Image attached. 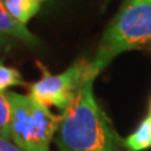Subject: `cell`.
Returning a JSON list of instances; mask_svg holds the SVG:
<instances>
[{"label": "cell", "instance_id": "obj_4", "mask_svg": "<svg viewBox=\"0 0 151 151\" xmlns=\"http://www.w3.org/2000/svg\"><path fill=\"white\" fill-rule=\"evenodd\" d=\"M42 69V78L29 86V96L47 108L55 107L60 111L65 110L84 83L94 81L97 77L92 69L91 62L84 58L76 60L64 72L58 74L47 72L45 68Z\"/></svg>", "mask_w": 151, "mask_h": 151}, {"label": "cell", "instance_id": "obj_3", "mask_svg": "<svg viewBox=\"0 0 151 151\" xmlns=\"http://www.w3.org/2000/svg\"><path fill=\"white\" fill-rule=\"evenodd\" d=\"M6 94L12 106L10 140L23 151H49L60 115L52 113L30 96L17 92Z\"/></svg>", "mask_w": 151, "mask_h": 151}, {"label": "cell", "instance_id": "obj_2", "mask_svg": "<svg viewBox=\"0 0 151 151\" xmlns=\"http://www.w3.org/2000/svg\"><path fill=\"white\" fill-rule=\"evenodd\" d=\"M151 44V0H125L98 44L91 62L98 76L117 55Z\"/></svg>", "mask_w": 151, "mask_h": 151}, {"label": "cell", "instance_id": "obj_10", "mask_svg": "<svg viewBox=\"0 0 151 151\" xmlns=\"http://www.w3.org/2000/svg\"><path fill=\"white\" fill-rule=\"evenodd\" d=\"M0 151H23L13 142L12 140L5 139L0 135Z\"/></svg>", "mask_w": 151, "mask_h": 151}, {"label": "cell", "instance_id": "obj_11", "mask_svg": "<svg viewBox=\"0 0 151 151\" xmlns=\"http://www.w3.org/2000/svg\"><path fill=\"white\" fill-rule=\"evenodd\" d=\"M6 43H8V39H6V38L1 34V33H0V49H1L5 45Z\"/></svg>", "mask_w": 151, "mask_h": 151}, {"label": "cell", "instance_id": "obj_1", "mask_svg": "<svg viewBox=\"0 0 151 151\" xmlns=\"http://www.w3.org/2000/svg\"><path fill=\"white\" fill-rule=\"evenodd\" d=\"M54 137L59 151H120L122 141L98 105L93 81L84 83L62 111Z\"/></svg>", "mask_w": 151, "mask_h": 151}, {"label": "cell", "instance_id": "obj_12", "mask_svg": "<svg viewBox=\"0 0 151 151\" xmlns=\"http://www.w3.org/2000/svg\"><path fill=\"white\" fill-rule=\"evenodd\" d=\"M150 116H151V115H150Z\"/></svg>", "mask_w": 151, "mask_h": 151}, {"label": "cell", "instance_id": "obj_6", "mask_svg": "<svg viewBox=\"0 0 151 151\" xmlns=\"http://www.w3.org/2000/svg\"><path fill=\"white\" fill-rule=\"evenodd\" d=\"M8 13L20 24H27L40 10L44 0H3Z\"/></svg>", "mask_w": 151, "mask_h": 151}, {"label": "cell", "instance_id": "obj_5", "mask_svg": "<svg viewBox=\"0 0 151 151\" xmlns=\"http://www.w3.org/2000/svg\"><path fill=\"white\" fill-rule=\"evenodd\" d=\"M0 33H1L3 35H9V37L17 38V39L29 44L30 47L39 44L38 38L33 34L24 24L18 23L15 19L8 13L3 0H0Z\"/></svg>", "mask_w": 151, "mask_h": 151}, {"label": "cell", "instance_id": "obj_9", "mask_svg": "<svg viewBox=\"0 0 151 151\" xmlns=\"http://www.w3.org/2000/svg\"><path fill=\"white\" fill-rule=\"evenodd\" d=\"M12 106L6 92H0V135L10 140Z\"/></svg>", "mask_w": 151, "mask_h": 151}, {"label": "cell", "instance_id": "obj_8", "mask_svg": "<svg viewBox=\"0 0 151 151\" xmlns=\"http://www.w3.org/2000/svg\"><path fill=\"white\" fill-rule=\"evenodd\" d=\"M22 84H24V81L20 72L0 62V92H5V89L9 87L22 86Z\"/></svg>", "mask_w": 151, "mask_h": 151}, {"label": "cell", "instance_id": "obj_7", "mask_svg": "<svg viewBox=\"0 0 151 151\" xmlns=\"http://www.w3.org/2000/svg\"><path fill=\"white\" fill-rule=\"evenodd\" d=\"M127 151H145L151 149V116L147 115L131 135L122 141Z\"/></svg>", "mask_w": 151, "mask_h": 151}]
</instances>
